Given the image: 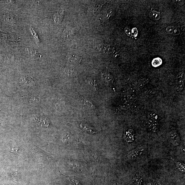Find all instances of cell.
Wrapping results in <instances>:
<instances>
[{
    "label": "cell",
    "instance_id": "6da1fadb",
    "mask_svg": "<svg viewBox=\"0 0 185 185\" xmlns=\"http://www.w3.org/2000/svg\"><path fill=\"white\" fill-rule=\"evenodd\" d=\"M144 152L145 149L144 148L142 147L138 146L127 153V158L129 160H134L142 155Z\"/></svg>",
    "mask_w": 185,
    "mask_h": 185
},
{
    "label": "cell",
    "instance_id": "7a4b0ae2",
    "mask_svg": "<svg viewBox=\"0 0 185 185\" xmlns=\"http://www.w3.org/2000/svg\"><path fill=\"white\" fill-rule=\"evenodd\" d=\"M185 74L183 72L178 73L176 79V90L181 92L183 90L184 86Z\"/></svg>",
    "mask_w": 185,
    "mask_h": 185
},
{
    "label": "cell",
    "instance_id": "3957f363",
    "mask_svg": "<svg viewBox=\"0 0 185 185\" xmlns=\"http://www.w3.org/2000/svg\"><path fill=\"white\" fill-rule=\"evenodd\" d=\"M146 124L148 129L151 132L156 133L158 131L160 126L158 122L155 121L148 118Z\"/></svg>",
    "mask_w": 185,
    "mask_h": 185
},
{
    "label": "cell",
    "instance_id": "277c9868",
    "mask_svg": "<svg viewBox=\"0 0 185 185\" xmlns=\"http://www.w3.org/2000/svg\"><path fill=\"white\" fill-rule=\"evenodd\" d=\"M169 140L174 146L179 145L180 139L179 135L176 130H172L170 132L169 135Z\"/></svg>",
    "mask_w": 185,
    "mask_h": 185
},
{
    "label": "cell",
    "instance_id": "5b68a950",
    "mask_svg": "<svg viewBox=\"0 0 185 185\" xmlns=\"http://www.w3.org/2000/svg\"><path fill=\"white\" fill-rule=\"evenodd\" d=\"M20 81L22 84L28 86L32 85L34 83L33 79L28 76H23L20 78Z\"/></svg>",
    "mask_w": 185,
    "mask_h": 185
},
{
    "label": "cell",
    "instance_id": "8992f818",
    "mask_svg": "<svg viewBox=\"0 0 185 185\" xmlns=\"http://www.w3.org/2000/svg\"><path fill=\"white\" fill-rule=\"evenodd\" d=\"M64 14V12L63 9H60L54 16V20L55 23H58L62 21Z\"/></svg>",
    "mask_w": 185,
    "mask_h": 185
},
{
    "label": "cell",
    "instance_id": "52a82bcc",
    "mask_svg": "<svg viewBox=\"0 0 185 185\" xmlns=\"http://www.w3.org/2000/svg\"><path fill=\"white\" fill-rule=\"evenodd\" d=\"M171 158L175 163L178 169L180 172H182V173H184L185 170L184 163L180 162V161H177V160H174V159L172 158Z\"/></svg>",
    "mask_w": 185,
    "mask_h": 185
},
{
    "label": "cell",
    "instance_id": "ba28073f",
    "mask_svg": "<svg viewBox=\"0 0 185 185\" xmlns=\"http://www.w3.org/2000/svg\"><path fill=\"white\" fill-rule=\"evenodd\" d=\"M101 78L103 80L107 83H112L113 81V78L112 75L108 73H104L101 74Z\"/></svg>",
    "mask_w": 185,
    "mask_h": 185
},
{
    "label": "cell",
    "instance_id": "9c48e42d",
    "mask_svg": "<svg viewBox=\"0 0 185 185\" xmlns=\"http://www.w3.org/2000/svg\"><path fill=\"white\" fill-rule=\"evenodd\" d=\"M37 122L38 124L43 127H48L49 125V123L48 120L44 117H41L38 119Z\"/></svg>",
    "mask_w": 185,
    "mask_h": 185
},
{
    "label": "cell",
    "instance_id": "30bf717a",
    "mask_svg": "<svg viewBox=\"0 0 185 185\" xmlns=\"http://www.w3.org/2000/svg\"><path fill=\"white\" fill-rule=\"evenodd\" d=\"M133 181L135 185H141L143 181V177L139 174H135L133 177Z\"/></svg>",
    "mask_w": 185,
    "mask_h": 185
},
{
    "label": "cell",
    "instance_id": "8fae6325",
    "mask_svg": "<svg viewBox=\"0 0 185 185\" xmlns=\"http://www.w3.org/2000/svg\"><path fill=\"white\" fill-rule=\"evenodd\" d=\"M150 16L151 19L155 20H158L161 18V14L160 12L155 11L151 12Z\"/></svg>",
    "mask_w": 185,
    "mask_h": 185
},
{
    "label": "cell",
    "instance_id": "7c38bea8",
    "mask_svg": "<svg viewBox=\"0 0 185 185\" xmlns=\"http://www.w3.org/2000/svg\"><path fill=\"white\" fill-rule=\"evenodd\" d=\"M162 63V59L160 57H157L154 59L152 60V66L154 67H157L161 66Z\"/></svg>",
    "mask_w": 185,
    "mask_h": 185
},
{
    "label": "cell",
    "instance_id": "4fadbf2b",
    "mask_svg": "<svg viewBox=\"0 0 185 185\" xmlns=\"http://www.w3.org/2000/svg\"><path fill=\"white\" fill-rule=\"evenodd\" d=\"M80 127H82V128H83V129H84V130L89 132L90 133L94 134V133H96V132L95 131V130L93 128L90 127V126L81 124L80 125Z\"/></svg>",
    "mask_w": 185,
    "mask_h": 185
},
{
    "label": "cell",
    "instance_id": "5bb4252c",
    "mask_svg": "<svg viewBox=\"0 0 185 185\" xmlns=\"http://www.w3.org/2000/svg\"><path fill=\"white\" fill-rule=\"evenodd\" d=\"M148 118L155 121L158 122L159 119H160V117L157 114L155 113V112H152L149 114Z\"/></svg>",
    "mask_w": 185,
    "mask_h": 185
},
{
    "label": "cell",
    "instance_id": "9a60e30c",
    "mask_svg": "<svg viewBox=\"0 0 185 185\" xmlns=\"http://www.w3.org/2000/svg\"><path fill=\"white\" fill-rule=\"evenodd\" d=\"M26 49L28 54L30 56H34L39 55V53L33 48L31 47H27Z\"/></svg>",
    "mask_w": 185,
    "mask_h": 185
},
{
    "label": "cell",
    "instance_id": "2e32d148",
    "mask_svg": "<svg viewBox=\"0 0 185 185\" xmlns=\"http://www.w3.org/2000/svg\"><path fill=\"white\" fill-rule=\"evenodd\" d=\"M64 73L68 76H73L76 75V73L73 70L65 69L64 70Z\"/></svg>",
    "mask_w": 185,
    "mask_h": 185
},
{
    "label": "cell",
    "instance_id": "e0dca14e",
    "mask_svg": "<svg viewBox=\"0 0 185 185\" xmlns=\"http://www.w3.org/2000/svg\"><path fill=\"white\" fill-rule=\"evenodd\" d=\"M84 105H87L92 108H95V106L92 102L90 101V100H86V99H84L83 100Z\"/></svg>",
    "mask_w": 185,
    "mask_h": 185
},
{
    "label": "cell",
    "instance_id": "ac0fdd59",
    "mask_svg": "<svg viewBox=\"0 0 185 185\" xmlns=\"http://www.w3.org/2000/svg\"><path fill=\"white\" fill-rule=\"evenodd\" d=\"M87 80L88 81L89 84H91L92 86L94 87L95 89H96V88L97 87L96 82L93 79L91 78H88Z\"/></svg>",
    "mask_w": 185,
    "mask_h": 185
},
{
    "label": "cell",
    "instance_id": "d6986e66",
    "mask_svg": "<svg viewBox=\"0 0 185 185\" xmlns=\"http://www.w3.org/2000/svg\"><path fill=\"white\" fill-rule=\"evenodd\" d=\"M30 30H31L32 34V35L33 36L35 40L36 41H37V42H39V38H38V35H37V34L35 32V31L34 30L32 27H30Z\"/></svg>",
    "mask_w": 185,
    "mask_h": 185
},
{
    "label": "cell",
    "instance_id": "ffe728a7",
    "mask_svg": "<svg viewBox=\"0 0 185 185\" xmlns=\"http://www.w3.org/2000/svg\"><path fill=\"white\" fill-rule=\"evenodd\" d=\"M138 30L136 28H132L131 32V34L132 36H133L134 37H137L138 35Z\"/></svg>",
    "mask_w": 185,
    "mask_h": 185
},
{
    "label": "cell",
    "instance_id": "44dd1931",
    "mask_svg": "<svg viewBox=\"0 0 185 185\" xmlns=\"http://www.w3.org/2000/svg\"><path fill=\"white\" fill-rule=\"evenodd\" d=\"M175 27L172 26H169L167 27L166 29V31L169 34H172L174 30Z\"/></svg>",
    "mask_w": 185,
    "mask_h": 185
},
{
    "label": "cell",
    "instance_id": "7402d4cb",
    "mask_svg": "<svg viewBox=\"0 0 185 185\" xmlns=\"http://www.w3.org/2000/svg\"><path fill=\"white\" fill-rule=\"evenodd\" d=\"M81 59H82V58L80 57H79V56H74V55L72 56L71 58V60L74 61H76L77 63H79V62H80Z\"/></svg>",
    "mask_w": 185,
    "mask_h": 185
},
{
    "label": "cell",
    "instance_id": "603a6c76",
    "mask_svg": "<svg viewBox=\"0 0 185 185\" xmlns=\"http://www.w3.org/2000/svg\"><path fill=\"white\" fill-rule=\"evenodd\" d=\"M148 80L146 79H141L139 81V84H140V85L141 86L145 85V84L147 83L148 82Z\"/></svg>",
    "mask_w": 185,
    "mask_h": 185
},
{
    "label": "cell",
    "instance_id": "cb8c5ba5",
    "mask_svg": "<svg viewBox=\"0 0 185 185\" xmlns=\"http://www.w3.org/2000/svg\"><path fill=\"white\" fill-rule=\"evenodd\" d=\"M148 185H162V183L159 180H155L149 183Z\"/></svg>",
    "mask_w": 185,
    "mask_h": 185
},
{
    "label": "cell",
    "instance_id": "d4e9b609",
    "mask_svg": "<svg viewBox=\"0 0 185 185\" xmlns=\"http://www.w3.org/2000/svg\"><path fill=\"white\" fill-rule=\"evenodd\" d=\"M70 181L72 183L73 185H80V183L77 180H75V179H71V178H69Z\"/></svg>",
    "mask_w": 185,
    "mask_h": 185
},
{
    "label": "cell",
    "instance_id": "484cf974",
    "mask_svg": "<svg viewBox=\"0 0 185 185\" xmlns=\"http://www.w3.org/2000/svg\"><path fill=\"white\" fill-rule=\"evenodd\" d=\"M180 30H179V29L176 27H175L174 30L172 33V34L174 35H178L180 33Z\"/></svg>",
    "mask_w": 185,
    "mask_h": 185
},
{
    "label": "cell",
    "instance_id": "4316f807",
    "mask_svg": "<svg viewBox=\"0 0 185 185\" xmlns=\"http://www.w3.org/2000/svg\"><path fill=\"white\" fill-rule=\"evenodd\" d=\"M125 31L127 35H130L131 34V31L129 27H126L125 28Z\"/></svg>",
    "mask_w": 185,
    "mask_h": 185
}]
</instances>
